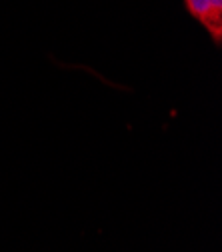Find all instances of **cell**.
<instances>
[{
    "mask_svg": "<svg viewBox=\"0 0 222 252\" xmlns=\"http://www.w3.org/2000/svg\"><path fill=\"white\" fill-rule=\"evenodd\" d=\"M186 12L198 20L216 46L222 40V0H184Z\"/></svg>",
    "mask_w": 222,
    "mask_h": 252,
    "instance_id": "6da1fadb",
    "label": "cell"
}]
</instances>
